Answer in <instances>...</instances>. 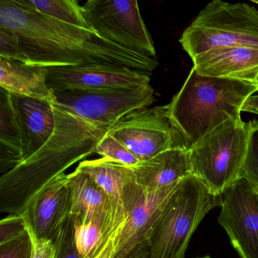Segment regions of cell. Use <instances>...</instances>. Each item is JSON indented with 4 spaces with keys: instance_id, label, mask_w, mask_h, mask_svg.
Returning <instances> with one entry per match:
<instances>
[{
    "instance_id": "6da1fadb",
    "label": "cell",
    "mask_w": 258,
    "mask_h": 258,
    "mask_svg": "<svg viewBox=\"0 0 258 258\" xmlns=\"http://www.w3.org/2000/svg\"><path fill=\"white\" fill-rule=\"evenodd\" d=\"M0 25L20 39L30 64L44 67L114 64L152 75L157 58L127 50L91 30L44 16L24 0L0 1Z\"/></svg>"
},
{
    "instance_id": "7a4b0ae2",
    "label": "cell",
    "mask_w": 258,
    "mask_h": 258,
    "mask_svg": "<svg viewBox=\"0 0 258 258\" xmlns=\"http://www.w3.org/2000/svg\"><path fill=\"white\" fill-rule=\"evenodd\" d=\"M55 131L32 156L0 177V211L22 214L33 198L67 169L94 153L113 125L94 124L58 103L52 105Z\"/></svg>"
},
{
    "instance_id": "3957f363",
    "label": "cell",
    "mask_w": 258,
    "mask_h": 258,
    "mask_svg": "<svg viewBox=\"0 0 258 258\" xmlns=\"http://www.w3.org/2000/svg\"><path fill=\"white\" fill-rule=\"evenodd\" d=\"M257 91L253 83L202 76L192 68L168 104L170 117L188 151L219 125L241 118L243 104Z\"/></svg>"
},
{
    "instance_id": "277c9868",
    "label": "cell",
    "mask_w": 258,
    "mask_h": 258,
    "mask_svg": "<svg viewBox=\"0 0 258 258\" xmlns=\"http://www.w3.org/2000/svg\"><path fill=\"white\" fill-rule=\"evenodd\" d=\"M221 203L222 196L211 193L195 175L181 180L148 233L152 258H185L199 223Z\"/></svg>"
},
{
    "instance_id": "5b68a950",
    "label": "cell",
    "mask_w": 258,
    "mask_h": 258,
    "mask_svg": "<svg viewBox=\"0 0 258 258\" xmlns=\"http://www.w3.org/2000/svg\"><path fill=\"white\" fill-rule=\"evenodd\" d=\"M179 43L191 59L221 48L258 49V11L247 4L214 0L184 31Z\"/></svg>"
},
{
    "instance_id": "8992f818",
    "label": "cell",
    "mask_w": 258,
    "mask_h": 258,
    "mask_svg": "<svg viewBox=\"0 0 258 258\" xmlns=\"http://www.w3.org/2000/svg\"><path fill=\"white\" fill-rule=\"evenodd\" d=\"M252 121L229 119L204 136L190 149L192 174L216 196L241 178Z\"/></svg>"
},
{
    "instance_id": "52a82bcc",
    "label": "cell",
    "mask_w": 258,
    "mask_h": 258,
    "mask_svg": "<svg viewBox=\"0 0 258 258\" xmlns=\"http://www.w3.org/2000/svg\"><path fill=\"white\" fill-rule=\"evenodd\" d=\"M86 20L99 36L139 55L157 58L137 0H89Z\"/></svg>"
},
{
    "instance_id": "ba28073f",
    "label": "cell",
    "mask_w": 258,
    "mask_h": 258,
    "mask_svg": "<svg viewBox=\"0 0 258 258\" xmlns=\"http://www.w3.org/2000/svg\"><path fill=\"white\" fill-rule=\"evenodd\" d=\"M109 134L126 146L140 162L167 149L188 150L185 139L170 117L168 105L134 111L120 119Z\"/></svg>"
},
{
    "instance_id": "9c48e42d",
    "label": "cell",
    "mask_w": 258,
    "mask_h": 258,
    "mask_svg": "<svg viewBox=\"0 0 258 258\" xmlns=\"http://www.w3.org/2000/svg\"><path fill=\"white\" fill-rule=\"evenodd\" d=\"M56 102L94 124L115 125L137 110L155 102L152 86L134 90H68L54 93Z\"/></svg>"
},
{
    "instance_id": "30bf717a",
    "label": "cell",
    "mask_w": 258,
    "mask_h": 258,
    "mask_svg": "<svg viewBox=\"0 0 258 258\" xmlns=\"http://www.w3.org/2000/svg\"><path fill=\"white\" fill-rule=\"evenodd\" d=\"M218 223L241 258H258V195L241 177L222 195Z\"/></svg>"
},
{
    "instance_id": "8fae6325",
    "label": "cell",
    "mask_w": 258,
    "mask_h": 258,
    "mask_svg": "<svg viewBox=\"0 0 258 258\" xmlns=\"http://www.w3.org/2000/svg\"><path fill=\"white\" fill-rule=\"evenodd\" d=\"M53 93L68 90H134L150 85L149 74L124 66L90 64L47 67Z\"/></svg>"
},
{
    "instance_id": "7c38bea8",
    "label": "cell",
    "mask_w": 258,
    "mask_h": 258,
    "mask_svg": "<svg viewBox=\"0 0 258 258\" xmlns=\"http://www.w3.org/2000/svg\"><path fill=\"white\" fill-rule=\"evenodd\" d=\"M77 168L89 175L109 199L111 211L105 235L125 225L132 204L130 197L136 182L131 167L102 158L82 161Z\"/></svg>"
},
{
    "instance_id": "4fadbf2b",
    "label": "cell",
    "mask_w": 258,
    "mask_h": 258,
    "mask_svg": "<svg viewBox=\"0 0 258 258\" xmlns=\"http://www.w3.org/2000/svg\"><path fill=\"white\" fill-rule=\"evenodd\" d=\"M179 182L161 188H144L137 184L127 220L116 241L113 258L126 257L146 241L154 222Z\"/></svg>"
},
{
    "instance_id": "5bb4252c",
    "label": "cell",
    "mask_w": 258,
    "mask_h": 258,
    "mask_svg": "<svg viewBox=\"0 0 258 258\" xmlns=\"http://www.w3.org/2000/svg\"><path fill=\"white\" fill-rule=\"evenodd\" d=\"M70 208L69 174L62 173L43 187L22 214L37 237L52 240L69 217Z\"/></svg>"
},
{
    "instance_id": "9a60e30c",
    "label": "cell",
    "mask_w": 258,
    "mask_h": 258,
    "mask_svg": "<svg viewBox=\"0 0 258 258\" xmlns=\"http://www.w3.org/2000/svg\"><path fill=\"white\" fill-rule=\"evenodd\" d=\"M202 76L253 83L258 74V49L247 46L213 49L193 58Z\"/></svg>"
},
{
    "instance_id": "2e32d148",
    "label": "cell",
    "mask_w": 258,
    "mask_h": 258,
    "mask_svg": "<svg viewBox=\"0 0 258 258\" xmlns=\"http://www.w3.org/2000/svg\"><path fill=\"white\" fill-rule=\"evenodd\" d=\"M71 191L69 215L75 225L97 222L105 237L109 220L110 201L106 193L87 173L78 168L69 174Z\"/></svg>"
},
{
    "instance_id": "e0dca14e",
    "label": "cell",
    "mask_w": 258,
    "mask_h": 258,
    "mask_svg": "<svg viewBox=\"0 0 258 258\" xmlns=\"http://www.w3.org/2000/svg\"><path fill=\"white\" fill-rule=\"evenodd\" d=\"M11 97L22 126L25 161L41 149L53 134V104L17 95H11Z\"/></svg>"
},
{
    "instance_id": "ac0fdd59",
    "label": "cell",
    "mask_w": 258,
    "mask_h": 258,
    "mask_svg": "<svg viewBox=\"0 0 258 258\" xmlns=\"http://www.w3.org/2000/svg\"><path fill=\"white\" fill-rule=\"evenodd\" d=\"M130 167L135 182L148 188L169 186L192 174L189 151L180 148L167 149Z\"/></svg>"
},
{
    "instance_id": "d6986e66",
    "label": "cell",
    "mask_w": 258,
    "mask_h": 258,
    "mask_svg": "<svg viewBox=\"0 0 258 258\" xmlns=\"http://www.w3.org/2000/svg\"><path fill=\"white\" fill-rule=\"evenodd\" d=\"M48 75L47 67L0 57V87L10 94L56 103L47 84Z\"/></svg>"
},
{
    "instance_id": "ffe728a7",
    "label": "cell",
    "mask_w": 258,
    "mask_h": 258,
    "mask_svg": "<svg viewBox=\"0 0 258 258\" xmlns=\"http://www.w3.org/2000/svg\"><path fill=\"white\" fill-rule=\"evenodd\" d=\"M24 161L22 126L11 95L0 90V172L5 174Z\"/></svg>"
},
{
    "instance_id": "44dd1931",
    "label": "cell",
    "mask_w": 258,
    "mask_h": 258,
    "mask_svg": "<svg viewBox=\"0 0 258 258\" xmlns=\"http://www.w3.org/2000/svg\"><path fill=\"white\" fill-rule=\"evenodd\" d=\"M31 8L51 19L91 30L84 16V9L76 0H24Z\"/></svg>"
},
{
    "instance_id": "7402d4cb",
    "label": "cell",
    "mask_w": 258,
    "mask_h": 258,
    "mask_svg": "<svg viewBox=\"0 0 258 258\" xmlns=\"http://www.w3.org/2000/svg\"><path fill=\"white\" fill-rule=\"evenodd\" d=\"M75 244L82 258H94L103 241L102 227L97 222L75 225Z\"/></svg>"
},
{
    "instance_id": "603a6c76",
    "label": "cell",
    "mask_w": 258,
    "mask_h": 258,
    "mask_svg": "<svg viewBox=\"0 0 258 258\" xmlns=\"http://www.w3.org/2000/svg\"><path fill=\"white\" fill-rule=\"evenodd\" d=\"M94 153L101 155L102 158L108 161L129 167H132L140 162L135 155L120 142L110 135L109 132L105 134L98 143Z\"/></svg>"
},
{
    "instance_id": "cb8c5ba5",
    "label": "cell",
    "mask_w": 258,
    "mask_h": 258,
    "mask_svg": "<svg viewBox=\"0 0 258 258\" xmlns=\"http://www.w3.org/2000/svg\"><path fill=\"white\" fill-rule=\"evenodd\" d=\"M75 233V223L69 215L52 238L55 258H82L77 249Z\"/></svg>"
},
{
    "instance_id": "d4e9b609",
    "label": "cell",
    "mask_w": 258,
    "mask_h": 258,
    "mask_svg": "<svg viewBox=\"0 0 258 258\" xmlns=\"http://www.w3.org/2000/svg\"><path fill=\"white\" fill-rule=\"evenodd\" d=\"M241 177L258 190V122L252 121L247 155L241 171Z\"/></svg>"
},
{
    "instance_id": "484cf974",
    "label": "cell",
    "mask_w": 258,
    "mask_h": 258,
    "mask_svg": "<svg viewBox=\"0 0 258 258\" xmlns=\"http://www.w3.org/2000/svg\"><path fill=\"white\" fill-rule=\"evenodd\" d=\"M0 57L30 64L29 57L24 51L19 36L3 25H0Z\"/></svg>"
},
{
    "instance_id": "4316f807",
    "label": "cell",
    "mask_w": 258,
    "mask_h": 258,
    "mask_svg": "<svg viewBox=\"0 0 258 258\" xmlns=\"http://www.w3.org/2000/svg\"><path fill=\"white\" fill-rule=\"evenodd\" d=\"M27 233L22 214H9L0 222V244L8 242Z\"/></svg>"
},
{
    "instance_id": "83f0119b",
    "label": "cell",
    "mask_w": 258,
    "mask_h": 258,
    "mask_svg": "<svg viewBox=\"0 0 258 258\" xmlns=\"http://www.w3.org/2000/svg\"><path fill=\"white\" fill-rule=\"evenodd\" d=\"M0 258H31V238L27 233L0 244Z\"/></svg>"
},
{
    "instance_id": "f1b7e54d",
    "label": "cell",
    "mask_w": 258,
    "mask_h": 258,
    "mask_svg": "<svg viewBox=\"0 0 258 258\" xmlns=\"http://www.w3.org/2000/svg\"><path fill=\"white\" fill-rule=\"evenodd\" d=\"M24 220L28 235L31 238V258H55V246L52 240L37 237L25 217Z\"/></svg>"
},
{
    "instance_id": "f546056e",
    "label": "cell",
    "mask_w": 258,
    "mask_h": 258,
    "mask_svg": "<svg viewBox=\"0 0 258 258\" xmlns=\"http://www.w3.org/2000/svg\"><path fill=\"white\" fill-rule=\"evenodd\" d=\"M123 226H120L117 230L107 234L104 238L102 245L98 250L94 258H113L115 252L116 241L123 229Z\"/></svg>"
},
{
    "instance_id": "4dcf8cb0",
    "label": "cell",
    "mask_w": 258,
    "mask_h": 258,
    "mask_svg": "<svg viewBox=\"0 0 258 258\" xmlns=\"http://www.w3.org/2000/svg\"><path fill=\"white\" fill-rule=\"evenodd\" d=\"M125 258H152L147 241L139 244Z\"/></svg>"
},
{
    "instance_id": "1f68e13d",
    "label": "cell",
    "mask_w": 258,
    "mask_h": 258,
    "mask_svg": "<svg viewBox=\"0 0 258 258\" xmlns=\"http://www.w3.org/2000/svg\"><path fill=\"white\" fill-rule=\"evenodd\" d=\"M241 111L253 113L258 115V96H251L243 104Z\"/></svg>"
},
{
    "instance_id": "d6a6232c",
    "label": "cell",
    "mask_w": 258,
    "mask_h": 258,
    "mask_svg": "<svg viewBox=\"0 0 258 258\" xmlns=\"http://www.w3.org/2000/svg\"><path fill=\"white\" fill-rule=\"evenodd\" d=\"M253 84L257 87L258 89V74L256 75V78H255L254 81H253Z\"/></svg>"
},
{
    "instance_id": "836d02e7",
    "label": "cell",
    "mask_w": 258,
    "mask_h": 258,
    "mask_svg": "<svg viewBox=\"0 0 258 258\" xmlns=\"http://www.w3.org/2000/svg\"><path fill=\"white\" fill-rule=\"evenodd\" d=\"M253 3H254V4H257L258 5V0L257 1H254V0H253Z\"/></svg>"
},
{
    "instance_id": "e575fe53",
    "label": "cell",
    "mask_w": 258,
    "mask_h": 258,
    "mask_svg": "<svg viewBox=\"0 0 258 258\" xmlns=\"http://www.w3.org/2000/svg\"><path fill=\"white\" fill-rule=\"evenodd\" d=\"M202 258H211L210 256H205V257H202Z\"/></svg>"
},
{
    "instance_id": "d590c367",
    "label": "cell",
    "mask_w": 258,
    "mask_h": 258,
    "mask_svg": "<svg viewBox=\"0 0 258 258\" xmlns=\"http://www.w3.org/2000/svg\"><path fill=\"white\" fill-rule=\"evenodd\" d=\"M255 191H256V192L257 193V195H258V190H255Z\"/></svg>"
}]
</instances>
